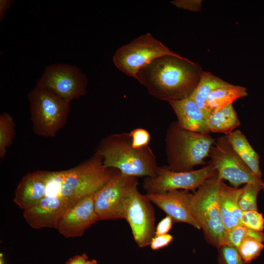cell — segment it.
<instances>
[{"mask_svg":"<svg viewBox=\"0 0 264 264\" xmlns=\"http://www.w3.org/2000/svg\"><path fill=\"white\" fill-rule=\"evenodd\" d=\"M203 72L199 65L187 58L166 55L142 67L136 79L151 95L169 102L190 96Z\"/></svg>","mask_w":264,"mask_h":264,"instance_id":"cell-1","label":"cell"},{"mask_svg":"<svg viewBox=\"0 0 264 264\" xmlns=\"http://www.w3.org/2000/svg\"><path fill=\"white\" fill-rule=\"evenodd\" d=\"M96 153L103 158L104 165L122 174L136 177L155 176L158 166L152 150L147 146L137 149L132 145L129 133L109 135L103 138Z\"/></svg>","mask_w":264,"mask_h":264,"instance_id":"cell-2","label":"cell"},{"mask_svg":"<svg viewBox=\"0 0 264 264\" xmlns=\"http://www.w3.org/2000/svg\"><path fill=\"white\" fill-rule=\"evenodd\" d=\"M165 140L167 166L174 171L185 172L206 164L216 139L210 134L183 129L176 121L168 127Z\"/></svg>","mask_w":264,"mask_h":264,"instance_id":"cell-3","label":"cell"},{"mask_svg":"<svg viewBox=\"0 0 264 264\" xmlns=\"http://www.w3.org/2000/svg\"><path fill=\"white\" fill-rule=\"evenodd\" d=\"M222 180L218 173L206 180L193 194L191 204L193 218L202 229L207 242L217 248L224 245L227 233L218 201Z\"/></svg>","mask_w":264,"mask_h":264,"instance_id":"cell-4","label":"cell"},{"mask_svg":"<svg viewBox=\"0 0 264 264\" xmlns=\"http://www.w3.org/2000/svg\"><path fill=\"white\" fill-rule=\"evenodd\" d=\"M28 98L33 132L42 137L55 136L67 122L70 102L36 86Z\"/></svg>","mask_w":264,"mask_h":264,"instance_id":"cell-5","label":"cell"},{"mask_svg":"<svg viewBox=\"0 0 264 264\" xmlns=\"http://www.w3.org/2000/svg\"><path fill=\"white\" fill-rule=\"evenodd\" d=\"M115 170L106 167L102 157L95 152L76 166L66 170L59 196L67 197L77 203L94 194L109 181Z\"/></svg>","mask_w":264,"mask_h":264,"instance_id":"cell-6","label":"cell"},{"mask_svg":"<svg viewBox=\"0 0 264 264\" xmlns=\"http://www.w3.org/2000/svg\"><path fill=\"white\" fill-rule=\"evenodd\" d=\"M166 55L178 56L148 33L119 47L113 57L115 66L136 78L139 71L154 60Z\"/></svg>","mask_w":264,"mask_h":264,"instance_id":"cell-7","label":"cell"},{"mask_svg":"<svg viewBox=\"0 0 264 264\" xmlns=\"http://www.w3.org/2000/svg\"><path fill=\"white\" fill-rule=\"evenodd\" d=\"M138 182L126 193L123 217L129 223L133 239L140 247L150 245L155 236V212L152 202L138 190Z\"/></svg>","mask_w":264,"mask_h":264,"instance_id":"cell-8","label":"cell"},{"mask_svg":"<svg viewBox=\"0 0 264 264\" xmlns=\"http://www.w3.org/2000/svg\"><path fill=\"white\" fill-rule=\"evenodd\" d=\"M208 157L219 176L231 185L239 188L242 184L263 183L258 178L242 161L229 143L226 135L216 139Z\"/></svg>","mask_w":264,"mask_h":264,"instance_id":"cell-9","label":"cell"},{"mask_svg":"<svg viewBox=\"0 0 264 264\" xmlns=\"http://www.w3.org/2000/svg\"><path fill=\"white\" fill-rule=\"evenodd\" d=\"M217 173L215 168L209 163L199 169L185 172L174 171L167 165H164L158 167L154 177H146L142 186L146 194L161 193L175 190L194 193L206 180Z\"/></svg>","mask_w":264,"mask_h":264,"instance_id":"cell-10","label":"cell"},{"mask_svg":"<svg viewBox=\"0 0 264 264\" xmlns=\"http://www.w3.org/2000/svg\"><path fill=\"white\" fill-rule=\"evenodd\" d=\"M87 84V78L79 67L55 64L46 67L36 86L46 88L70 102L86 94Z\"/></svg>","mask_w":264,"mask_h":264,"instance_id":"cell-11","label":"cell"},{"mask_svg":"<svg viewBox=\"0 0 264 264\" xmlns=\"http://www.w3.org/2000/svg\"><path fill=\"white\" fill-rule=\"evenodd\" d=\"M138 177L115 169L109 181L94 194V204L99 220L123 219L125 196Z\"/></svg>","mask_w":264,"mask_h":264,"instance_id":"cell-12","label":"cell"},{"mask_svg":"<svg viewBox=\"0 0 264 264\" xmlns=\"http://www.w3.org/2000/svg\"><path fill=\"white\" fill-rule=\"evenodd\" d=\"M76 203L66 197L46 196L33 207L24 210L23 216L32 228L57 229L63 217Z\"/></svg>","mask_w":264,"mask_h":264,"instance_id":"cell-13","label":"cell"},{"mask_svg":"<svg viewBox=\"0 0 264 264\" xmlns=\"http://www.w3.org/2000/svg\"><path fill=\"white\" fill-rule=\"evenodd\" d=\"M145 196L170 216L173 222L185 223L201 229L191 213L193 194L189 191L175 190L161 193L146 194Z\"/></svg>","mask_w":264,"mask_h":264,"instance_id":"cell-14","label":"cell"},{"mask_svg":"<svg viewBox=\"0 0 264 264\" xmlns=\"http://www.w3.org/2000/svg\"><path fill=\"white\" fill-rule=\"evenodd\" d=\"M98 221L93 194L83 198L72 207L60 221L57 230L66 238L80 237Z\"/></svg>","mask_w":264,"mask_h":264,"instance_id":"cell-15","label":"cell"},{"mask_svg":"<svg viewBox=\"0 0 264 264\" xmlns=\"http://www.w3.org/2000/svg\"><path fill=\"white\" fill-rule=\"evenodd\" d=\"M47 171L29 172L21 179L15 192L13 201L20 208L27 210L45 197Z\"/></svg>","mask_w":264,"mask_h":264,"instance_id":"cell-16","label":"cell"},{"mask_svg":"<svg viewBox=\"0 0 264 264\" xmlns=\"http://www.w3.org/2000/svg\"><path fill=\"white\" fill-rule=\"evenodd\" d=\"M177 118L178 125L182 129L203 134H210L207 118L190 96L168 102Z\"/></svg>","mask_w":264,"mask_h":264,"instance_id":"cell-17","label":"cell"},{"mask_svg":"<svg viewBox=\"0 0 264 264\" xmlns=\"http://www.w3.org/2000/svg\"><path fill=\"white\" fill-rule=\"evenodd\" d=\"M242 192V188L229 186L223 180L221 181L218 201L222 223L227 231L242 225V211L239 205Z\"/></svg>","mask_w":264,"mask_h":264,"instance_id":"cell-18","label":"cell"},{"mask_svg":"<svg viewBox=\"0 0 264 264\" xmlns=\"http://www.w3.org/2000/svg\"><path fill=\"white\" fill-rule=\"evenodd\" d=\"M247 95V89L245 87L230 83L216 88L209 94L205 103L207 119L217 110Z\"/></svg>","mask_w":264,"mask_h":264,"instance_id":"cell-19","label":"cell"},{"mask_svg":"<svg viewBox=\"0 0 264 264\" xmlns=\"http://www.w3.org/2000/svg\"><path fill=\"white\" fill-rule=\"evenodd\" d=\"M226 136L232 148L242 161L258 178L262 180L259 155L245 135L240 130H235Z\"/></svg>","mask_w":264,"mask_h":264,"instance_id":"cell-20","label":"cell"},{"mask_svg":"<svg viewBox=\"0 0 264 264\" xmlns=\"http://www.w3.org/2000/svg\"><path fill=\"white\" fill-rule=\"evenodd\" d=\"M207 124L210 132L227 135L234 131L241 122L233 104H230L213 112L208 118Z\"/></svg>","mask_w":264,"mask_h":264,"instance_id":"cell-21","label":"cell"},{"mask_svg":"<svg viewBox=\"0 0 264 264\" xmlns=\"http://www.w3.org/2000/svg\"><path fill=\"white\" fill-rule=\"evenodd\" d=\"M228 84V83L210 72L203 71L202 73L200 80L191 94V96L199 108L204 112L207 118L205 110V103L208 96L214 90Z\"/></svg>","mask_w":264,"mask_h":264,"instance_id":"cell-22","label":"cell"},{"mask_svg":"<svg viewBox=\"0 0 264 264\" xmlns=\"http://www.w3.org/2000/svg\"><path fill=\"white\" fill-rule=\"evenodd\" d=\"M16 124L11 115L7 112L0 115V158L3 159L7 149L10 147L15 136Z\"/></svg>","mask_w":264,"mask_h":264,"instance_id":"cell-23","label":"cell"},{"mask_svg":"<svg viewBox=\"0 0 264 264\" xmlns=\"http://www.w3.org/2000/svg\"><path fill=\"white\" fill-rule=\"evenodd\" d=\"M248 237L264 242V233L263 231H255L240 225L227 231L224 245L228 244L238 248L242 241Z\"/></svg>","mask_w":264,"mask_h":264,"instance_id":"cell-24","label":"cell"},{"mask_svg":"<svg viewBox=\"0 0 264 264\" xmlns=\"http://www.w3.org/2000/svg\"><path fill=\"white\" fill-rule=\"evenodd\" d=\"M262 184L248 183L242 188L239 201V207L242 212L258 211L257 198L259 192L262 190Z\"/></svg>","mask_w":264,"mask_h":264,"instance_id":"cell-25","label":"cell"},{"mask_svg":"<svg viewBox=\"0 0 264 264\" xmlns=\"http://www.w3.org/2000/svg\"><path fill=\"white\" fill-rule=\"evenodd\" d=\"M264 248L262 242L252 238L244 239L238 247L245 264L250 263L261 254Z\"/></svg>","mask_w":264,"mask_h":264,"instance_id":"cell-26","label":"cell"},{"mask_svg":"<svg viewBox=\"0 0 264 264\" xmlns=\"http://www.w3.org/2000/svg\"><path fill=\"white\" fill-rule=\"evenodd\" d=\"M217 249L219 264H245L237 247L225 244Z\"/></svg>","mask_w":264,"mask_h":264,"instance_id":"cell-27","label":"cell"},{"mask_svg":"<svg viewBox=\"0 0 264 264\" xmlns=\"http://www.w3.org/2000/svg\"><path fill=\"white\" fill-rule=\"evenodd\" d=\"M65 173L66 170L47 171L45 197L58 196L59 195Z\"/></svg>","mask_w":264,"mask_h":264,"instance_id":"cell-28","label":"cell"},{"mask_svg":"<svg viewBox=\"0 0 264 264\" xmlns=\"http://www.w3.org/2000/svg\"><path fill=\"white\" fill-rule=\"evenodd\" d=\"M241 222L242 225L255 231H263L264 229V218L258 211L242 212Z\"/></svg>","mask_w":264,"mask_h":264,"instance_id":"cell-29","label":"cell"},{"mask_svg":"<svg viewBox=\"0 0 264 264\" xmlns=\"http://www.w3.org/2000/svg\"><path fill=\"white\" fill-rule=\"evenodd\" d=\"M129 135L134 148L140 149L148 146L151 135L146 130L141 128H136L131 131Z\"/></svg>","mask_w":264,"mask_h":264,"instance_id":"cell-30","label":"cell"},{"mask_svg":"<svg viewBox=\"0 0 264 264\" xmlns=\"http://www.w3.org/2000/svg\"><path fill=\"white\" fill-rule=\"evenodd\" d=\"M201 3V0H175L171 1V3L177 8L193 12L200 11Z\"/></svg>","mask_w":264,"mask_h":264,"instance_id":"cell-31","label":"cell"},{"mask_svg":"<svg viewBox=\"0 0 264 264\" xmlns=\"http://www.w3.org/2000/svg\"><path fill=\"white\" fill-rule=\"evenodd\" d=\"M173 237L169 234L154 236L151 241L150 246L154 250H156L168 245L172 241Z\"/></svg>","mask_w":264,"mask_h":264,"instance_id":"cell-32","label":"cell"},{"mask_svg":"<svg viewBox=\"0 0 264 264\" xmlns=\"http://www.w3.org/2000/svg\"><path fill=\"white\" fill-rule=\"evenodd\" d=\"M173 220L169 216H166L163 218L157 224L155 227V236L165 235L168 234L171 230L172 224Z\"/></svg>","mask_w":264,"mask_h":264,"instance_id":"cell-33","label":"cell"},{"mask_svg":"<svg viewBox=\"0 0 264 264\" xmlns=\"http://www.w3.org/2000/svg\"><path fill=\"white\" fill-rule=\"evenodd\" d=\"M88 260L86 253L77 255L69 259L66 264H84Z\"/></svg>","mask_w":264,"mask_h":264,"instance_id":"cell-34","label":"cell"},{"mask_svg":"<svg viewBox=\"0 0 264 264\" xmlns=\"http://www.w3.org/2000/svg\"><path fill=\"white\" fill-rule=\"evenodd\" d=\"M12 0H0V20L3 17L7 10L10 7Z\"/></svg>","mask_w":264,"mask_h":264,"instance_id":"cell-35","label":"cell"},{"mask_svg":"<svg viewBox=\"0 0 264 264\" xmlns=\"http://www.w3.org/2000/svg\"><path fill=\"white\" fill-rule=\"evenodd\" d=\"M84 264H97V262L94 259L91 260H88Z\"/></svg>","mask_w":264,"mask_h":264,"instance_id":"cell-36","label":"cell"},{"mask_svg":"<svg viewBox=\"0 0 264 264\" xmlns=\"http://www.w3.org/2000/svg\"><path fill=\"white\" fill-rule=\"evenodd\" d=\"M0 264H4L3 255L2 253L0 254Z\"/></svg>","mask_w":264,"mask_h":264,"instance_id":"cell-37","label":"cell"},{"mask_svg":"<svg viewBox=\"0 0 264 264\" xmlns=\"http://www.w3.org/2000/svg\"><path fill=\"white\" fill-rule=\"evenodd\" d=\"M262 190H263L264 192V182L262 184Z\"/></svg>","mask_w":264,"mask_h":264,"instance_id":"cell-38","label":"cell"}]
</instances>
